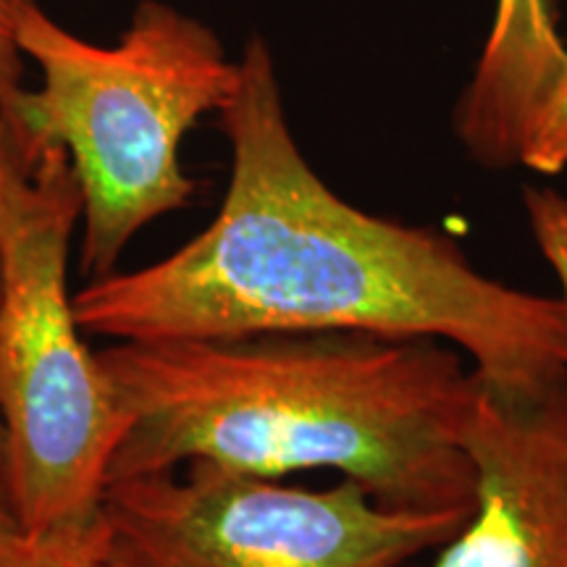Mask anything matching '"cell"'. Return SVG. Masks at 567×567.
<instances>
[{"mask_svg": "<svg viewBox=\"0 0 567 567\" xmlns=\"http://www.w3.org/2000/svg\"><path fill=\"white\" fill-rule=\"evenodd\" d=\"M80 224L82 189L66 151L0 105V417L21 530L101 513L126 431L69 289Z\"/></svg>", "mask_w": 567, "mask_h": 567, "instance_id": "obj_3", "label": "cell"}, {"mask_svg": "<svg viewBox=\"0 0 567 567\" xmlns=\"http://www.w3.org/2000/svg\"><path fill=\"white\" fill-rule=\"evenodd\" d=\"M17 513H13L11 494V465H9V439H6V425L0 417V536L17 530Z\"/></svg>", "mask_w": 567, "mask_h": 567, "instance_id": "obj_12", "label": "cell"}, {"mask_svg": "<svg viewBox=\"0 0 567 567\" xmlns=\"http://www.w3.org/2000/svg\"><path fill=\"white\" fill-rule=\"evenodd\" d=\"M465 450L476 502L431 567H567V386L515 402L478 381Z\"/></svg>", "mask_w": 567, "mask_h": 567, "instance_id": "obj_6", "label": "cell"}, {"mask_svg": "<svg viewBox=\"0 0 567 567\" xmlns=\"http://www.w3.org/2000/svg\"><path fill=\"white\" fill-rule=\"evenodd\" d=\"M105 486V567H402L471 513L386 507L342 478L326 492L203 463Z\"/></svg>", "mask_w": 567, "mask_h": 567, "instance_id": "obj_5", "label": "cell"}, {"mask_svg": "<svg viewBox=\"0 0 567 567\" xmlns=\"http://www.w3.org/2000/svg\"><path fill=\"white\" fill-rule=\"evenodd\" d=\"M0 567H105L101 513L48 530H11L0 536Z\"/></svg>", "mask_w": 567, "mask_h": 567, "instance_id": "obj_8", "label": "cell"}, {"mask_svg": "<svg viewBox=\"0 0 567 567\" xmlns=\"http://www.w3.org/2000/svg\"><path fill=\"white\" fill-rule=\"evenodd\" d=\"M520 166L555 176L567 168V59L563 74L538 109L520 151Z\"/></svg>", "mask_w": 567, "mask_h": 567, "instance_id": "obj_9", "label": "cell"}, {"mask_svg": "<svg viewBox=\"0 0 567 567\" xmlns=\"http://www.w3.org/2000/svg\"><path fill=\"white\" fill-rule=\"evenodd\" d=\"M523 205H526L530 237L563 289L559 300L567 316V195L551 187H526Z\"/></svg>", "mask_w": 567, "mask_h": 567, "instance_id": "obj_10", "label": "cell"}, {"mask_svg": "<svg viewBox=\"0 0 567 567\" xmlns=\"http://www.w3.org/2000/svg\"><path fill=\"white\" fill-rule=\"evenodd\" d=\"M19 45L42 82L9 109L66 151L82 189V266L103 279L140 229L193 203L182 142L234 95L239 61L210 27L161 0H142L116 45L76 38L21 0Z\"/></svg>", "mask_w": 567, "mask_h": 567, "instance_id": "obj_4", "label": "cell"}, {"mask_svg": "<svg viewBox=\"0 0 567 567\" xmlns=\"http://www.w3.org/2000/svg\"><path fill=\"white\" fill-rule=\"evenodd\" d=\"M101 360L126 417L109 484L203 460L260 478L337 471L386 507L473 513L478 379L452 344L305 331L111 342Z\"/></svg>", "mask_w": 567, "mask_h": 567, "instance_id": "obj_2", "label": "cell"}, {"mask_svg": "<svg viewBox=\"0 0 567 567\" xmlns=\"http://www.w3.org/2000/svg\"><path fill=\"white\" fill-rule=\"evenodd\" d=\"M231 176L216 218L158 264L74 295L87 334L111 342L360 331L465 352L502 400L567 386L559 297L481 274L444 231L373 216L313 172L289 130L274 55L252 38L218 111Z\"/></svg>", "mask_w": 567, "mask_h": 567, "instance_id": "obj_1", "label": "cell"}, {"mask_svg": "<svg viewBox=\"0 0 567 567\" xmlns=\"http://www.w3.org/2000/svg\"><path fill=\"white\" fill-rule=\"evenodd\" d=\"M21 0H0V105L17 101L24 80V53L19 45Z\"/></svg>", "mask_w": 567, "mask_h": 567, "instance_id": "obj_11", "label": "cell"}, {"mask_svg": "<svg viewBox=\"0 0 567 567\" xmlns=\"http://www.w3.org/2000/svg\"><path fill=\"white\" fill-rule=\"evenodd\" d=\"M565 59L551 0H496L478 66L455 109V134L473 161L486 168L520 163L523 142Z\"/></svg>", "mask_w": 567, "mask_h": 567, "instance_id": "obj_7", "label": "cell"}]
</instances>
